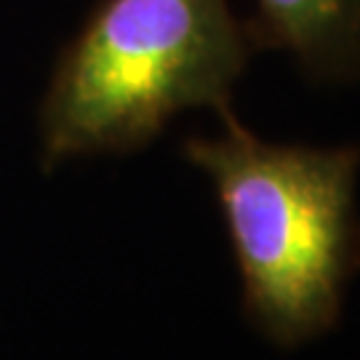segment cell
Here are the masks:
<instances>
[{"instance_id": "obj_1", "label": "cell", "mask_w": 360, "mask_h": 360, "mask_svg": "<svg viewBox=\"0 0 360 360\" xmlns=\"http://www.w3.org/2000/svg\"><path fill=\"white\" fill-rule=\"evenodd\" d=\"M221 123L217 139L184 142V158L214 184L245 318L278 347L307 345L339 323L360 270V147L264 142L232 110Z\"/></svg>"}, {"instance_id": "obj_2", "label": "cell", "mask_w": 360, "mask_h": 360, "mask_svg": "<svg viewBox=\"0 0 360 360\" xmlns=\"http://www.w3.org/2000/svg\"><path fill=\"white\" fill-rule=\"evenodd\" d=\"M254 49L227 0H104L46 91V166L139 150L184 110L221 115Z\"/></svg>"}, {"instance_id": "obj_3", "label": "cell", "mask_w": 360, "mask_h": 360, "mask_svg": "<svg viewBox=\"0 0 360 360\" xmlns=\"http://www.w3.org/2000/svg\"><path fill=\"white\" fill-rule=\"evenodd\" d=\"M254 43L283 49L326 83L360 80V0H254Z\"/></svg>"}]
</instances>
